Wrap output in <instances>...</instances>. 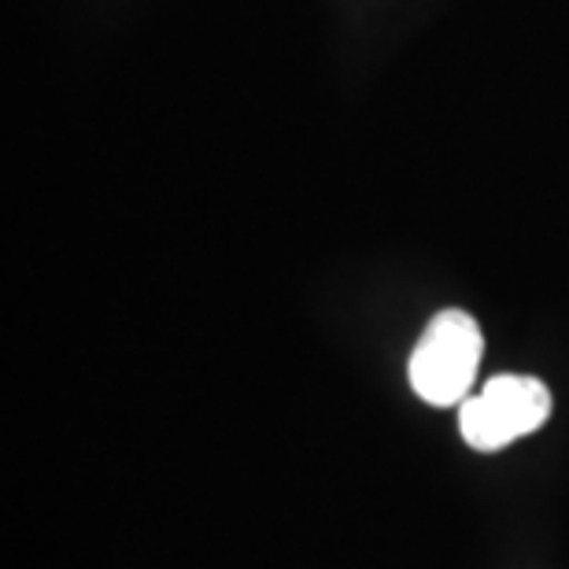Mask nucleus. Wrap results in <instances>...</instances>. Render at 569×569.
I'll list each match as a JSON object with an SVG mask.
<instances>
[{
    "mask_svg": "<svg viewBox=\"0 0 569 569\" xmlns=\"http://www.w3.org/2000/svg\"><path fill=\"white\" fill-rule=\"evenodd\" d=\"M551 418V389L529 373H499L459 403V432L477 451H499Z\"/></svg>",
    "mask_w": 569,
    "mask_h": 569,
    "instance_id": "f03ea898",
    "label": "nucleus"
},
{
    "mask_svg": "<svg viewBox=\"0 0 569 569\" xmlns=\"http://www.w3.org/2000/svg\"><path fill=\"white\" fill-rule=\"evenodd\" d=\"M485 356L481 326L470 311L448 307V311L432 315L422 329V340L411 351V389L418 400L432 407H455L462 403L473 389L477 367Z\"/></svg>",
    "mask_w": 569,
    "mask_h": 569,
    "instance_id": "f257e3e1",
    "label": "nucleus"
}]
</instances>
